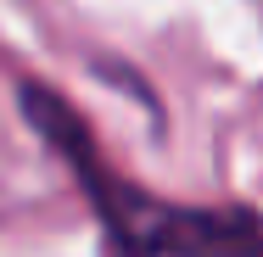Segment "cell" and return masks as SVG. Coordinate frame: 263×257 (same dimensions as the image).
Masks as SVG:
<instances>
[{"label": "cell", "mask_w": 263, "mask_h": 257, "mask_svg": "<svg viewBox=\"0 0 263 257\" xmlns=\"http://www.w3.org/2000/svg\"><path fill=\"white\" fill-rule=\"evenodd\" d=\"M17 95H23V117L34 123V134L73 168V179L90 196L118 257H263V212L258 207L157 202L135 179L106 168L90 123L67 106V95H56L51 84H23Z\"/></svg>", "instance_id": "cell-1"}]
</instances>
